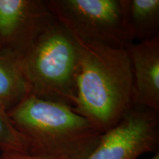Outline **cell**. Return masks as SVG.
<instances>
[{"label": "cell", "mask_w": 159, "mask_h": 159, "mask_svg": "<svg viewBox=\"0 0 159 159\" xmlns=\"http://www.w3.org/2000/svg\"><path fill=\"white\" fill-rule=\"evenodd\" d=\"M150 159H159V152H156V153L155 154V156L153 157H152Z\"/></svg>", "instance_id": "obj_12"}, {"label": "cell", "mask_w": 159, "mask_h": 159, "mask_svg": "<svg viewBox=\"0 0 159 159\" xmlns=\"http://www.w3.org/2000/svg\"><path fill=\"white\" fill-rule=\"evenodd\" d=\"M19 60L30 94L74 108L80 70L78 44L56 19Z\"/></svg>", "instance_id": "obj_3"}, {"label": "cell", "mask_w": 159, "mask_h": 159, "mask_svg": "<svg viewBox=\"0 0 159 159\" xmlns=\"http://www.w3.org/2000/svg\"><path fill=\"white\" fill-rule=\"evenodd\" d=\"M0 159H1V158H0Z\"/></svg>", "instance_id": "obj_13"}, {"label": "cell", "mask_w": 159, "mask_h": 159, "mask_svg": "<svg viewBox=\"0 0 159 159\" xmlns=\"http://www.w3.org/2000/svg\"><path fill=\"white\" fill-rule=\"evenodd\" d=\"M75 39L80 70L73 109L104 134L134 106L130 57L126 48Z\"/></svg>", "instance_id": "obj_1"}, {"label": "cell", "mask_w": 159, "mask_h": 159, "mask_svg": "<svg viewBox=\"0 0 159 159\" xmlns=\"http://www.w3.org/2000/svg\"><path fill=\"white\" fill-rule=\"evenodd\" d=\"M7 114L25 137L29 154L55 159H85L102 134L71 107L29 94Z\"/></svg>", "instance_id": "obj_2"}, {"label": "cell", "mask_w": 159, "mask_h": 159, "mask_svg": "<svg viewBox=\"0 0 159 159\" xmlns=\"http://www.w3.org/2000/svg\"><path fill=\"white\" fill-rule=\"evenodd\" d=\"M123 19L131 41L159 36V0H121Z\"/></svg>", "instance_id": "obj_8"}, {"label": "cell", "mask_w": 159, "mask_h": 159, "mask_svg": "<svg viewBox=\"0 0 159 159\" xmlns=\"http://www.w3.org/2000/svg\"><path fill=\"white\" fill-rule=\"evenodd\" d=\"M29 94L19 55L0 52V108L7 112Z\"/></svg>", "instance_id": "obj_9"}, {"label": "cell", "mask_w": 159, "mask_h": 159, "mask_svg": "<svg viewBox=\"0 0 159 159\" xmlns=\"http://www.w3.org/2000/svg\"><path fill=\"white\" fill-rule=\"evenodd\" d=\"M54 19L45 0H0V52L21 55Z\"/></svg>", "instance_id": "obj_6"}, {"label": "cell", "mask_w": 159, "mask_h": 159, "mask_svg": "<svg viewBox=\"0 0 159 159\" xmlns=\"http://www.w3.org/2000/svg\"><path fill=\"white\" fill-rule=\"evenodd\" d=\"M1 159H55L49 157L34 156V155L21 153V152H2Z\"/></svg>", "instance_id": "obj_11"}, {"label": "cell", "mask_w": 159, "mask_h": 159, "mask_svg": "<svg viewBox=\"0 0 159 159\" xmlns=\"http://www.w3.org/2000/svg\"><path fill=\"white\" fill-rule=\"evenodd\" d=\"M58 22L75 39L128 48L133 41L123 19L121 0H45Z\"/></svg>", "instance_id": "obj_4"}, {"label": "cell", "mask_w": 159, "mask_h": 159, "mask_svg": "<svg viewBox=\"0 0 159 159\" xmlns=\"http://www.w3.org/2000/svg\"><path fill=\"white\" fill-rule=\"evenodd\" d=\"M132 67L134 105L159 112V36L127 48Z\"/></svg>", "instance_id": "obj_7"}, {"label": "cell", "mask_w": 159, "mask_h": 159, "mask_svg": "<svg viewBox=\"0 0 159 159\" xmlns=\"http://www.w3.org/2000/svg\"><path fill=\"white\" fill-rule=\"evenodd\" d=\"M0 150L29 154V147L25 137L16 130L7 112L0 108Z\"/></svg>", "instance_id": "obj_10"}, {"label": "cell", "mask_w": 159, "mask_h": 159, "mask_svg": "<svg viewBox=\"0 0 159 159\" xmlns=\"http://www.w3.org/2000/svg\"><path fill=\"white\" fill-rule=\"evenodd\" d=\"M158 113L134 105L115 126L102 134L85 159H137L158 152Z\"/></svg>", "instance_id": "obj_5"}]
</instances>
